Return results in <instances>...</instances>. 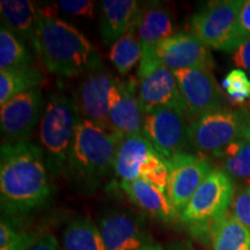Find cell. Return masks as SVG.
Segmentation results:
<instances>
[{
    "instance_id": "obj_28",
    "label": "cell",
    "mask_w": 250,
    "mask_h": 250,
    "mask_svg": "<svg viewBox=\"0 0 250 250\" xmlns=\"http://www.w3.org/2000/svg\"><path fill=\"white\" fill-rule=\"evenodd\" d=\"M221 86L233 104L241 105L250 100V78L243 70L235 68L227 73Z\"/></svg>"
},
{
    "instance_id": "obj_23",
    "label": "cell",
    "mask_w": 250,
    "mask_h": 250,
    "mask_svg": "<svg viewBox=\"0 0 250 250\" xmlns=\"http://www.w3.org/2000/svg\"><path fill=\"white\" fill-rule=\"evenodd\" d=\"M210 241L213 250H250V230L229 211L211 229Z\"/></svg>"
},
{
    "instance_id": "obj_25",
    "label": "cell",
    "mask_w": 250,
    "mask_h": 250,
    "mask_svg": "<svg viewBox=\"0 0 250 250\" xmlns=\"http://www.w3.org/2000/svg\"><path fill=\"white\" fill-rule=\"evenodd\" d=\"M138 23L139 18L127 30V33L111 46L110 52H109V59L122 76L129 73L142 59V46H140L138 37Z\"/></svg>"
},
{
    "instance_id": "obj_5",
    "label": "cell",
    "mask_w": 250,
    "mask_h": 250,
    "mask_svg": "<svg viewBox=\"0 0 250 250\" xmlns=\"http://www.w3.org/2000/svg\"><path fill=\"white\" fill-rule=\"evenodd\" d=\"M234 195L232 177L225 170L213 168L181 212V221L196 236L210 239L214 225L229 212Z\"/></svg>"
},
{
    "instance_id": "obj_33",
    "label": "cell",
    "mask_w": 250,
    "mask_h": 250,
    "mask_svg": "<svg viewBox=\"0 0 250 250\" xmlns=\"http://www.w3.org/2000/svg\"><path fill=\"white\" fill-rule=\"evenodd\" d=\"M233 62L237 68L250 73V39L243 41L233 52Z\"/></svg>"
},
{
    "instance_id": "obj_17",
    "label": "cell",
    "mask_w": 250,
    "mask_h": 250,
    "mask_svg": "<svg viewBox=\"0 0 250 250\" xmlns=\"http://www.w3.org/2000/svg\"><path fill=\"white\" fill-rule=\"evenodd\" d=\"M138 100L144 114L161 108L184 110L176 77L164 66H158L138 79Z\"/></svg>"
},
{
    "instance_id": "obj_10",
    "label": "cell",
    "mask_w": 250,
    "mask_h": 250,
    "mask_svg": "<svg viewBox=\"0 0 250 250\" xmlns=\"http://www.w3.org/2000/svg\"><path fill=\"white\" fill-rule=\"evenodd\" d=\"M98 227L107 250H140L154 246L144 218L126 208L105 212Z\"/></svg>"
},
{
    "instance_id": "obj_35",
    "label": "cell",
    "mask_w": 250,
    "mask_h": 250,
    "mask_svg": "<svg viewBox=\"0 0 250 250\" xmlns=\"http://www.w3.org/2000/svg\"><path fill=\"white\" fill-rule=\"evenodd\" d=\"M34 236H35V233L20 232L13 241L8 243L7 246L0 248V250H27L31 241H33Z\"/></svg>"
},
{
    "instance_id": "obj_6",
    "label": "cell",
    "mask_w": 250,
    "mask_h": 250,
    "mask_svg": "<svg viewBox=\"0 0 250 250\" xmlns=\"http://www.w3.org/2000/svg\"><path fill=\"white\" fill-rule=\"evenodd\" d=\"M243 0L210 2L193 14L190 33L211 49L234 52L237 48V24Z\"/></svg>"
},
{
    "instance_id": "obj_14",
    "label": "cell",
    "mask_w": 250,
    "mask_h": 250,
    "mask_svg": "<svg viewBox=\"0 0 250 250\" xmlns=\"http://www.w3.org/2000/svg\"><path fill=\"white\" fill-rule=\"evenodd\" d=\"M114 79L104 66L83 74L73 95L81 118L114 130L109 121V92Z\"/></svg>"
},
{
    "instance_id": "obj_8",
    "label": "cell",
    "mask_w": 250,
    "mask_h": 250,
    "mask_svg": "<svg viewBox=\"0 0 250 250\" xmlns=\"http://www.w3.org/2000/svg\"><path fill=\"white\" fill-rule=\"evenodd\" d=\"M188 127L183 109L161 108L144 114L143 134L166 160L186 153Z\"/></svg>"
},
{
    "instance_id": "obj_16",
    "label": "cell",
    "mask_w": 250,
    "mask_h": 250,
    "mask_svg": "<svg viewBox=\"0 0 250 250\" xmlns=\"http://www.w3.org/2000/svg\"><path fill=\"white\" fill-rule=\"evenodd\" d=\"M109 121L123 136L143 134L144 112L138 100V85L133 79L115 78L109 92Z\"/></svg>"
},
{
    "instance_id": "obj_3",
    "label": "cell",
    "mask_w": 250,
    "mask_h": 250,
    "mask_svg": "<svg viewBox=\"0 0 250 250\" xmlns=\"http://www.w3.org/2000/svg\"><path fill=\"white\" fill-rule=\"evenodd\" d=\"M123 138L117 131L80 117L65 173L80 192H94L114 171Z\"/></svg>"
},
{
    "instance_id": "obj_15",
    "label": "cell",
    "mask_w": 250,
    "mask_h": 250,
    "mask_svg": "<svg viewBox=\"0 0 250 250\" xmlns=\"http://www.w3.org/2000/svg\"><path fill=\"white\" fill-rule=\"evenodd\" d=\"M173 35L174 21L167 8L160 5H151L145 11H140L138 37L142 46V59L139 62L138 79L161 66L156 62L155 50L160 43Z\"/></svg>"
},
{
    "instance_id": "obj_4",
    "label": "cell",
    "mask_w": 250,
    "mask_h": 250,
    "mask_svg": "<svg viewBox=\"0 0 250 250\" xmlns=\"http://www.w3.org/2000/svg\"><path fill=\"white\" fill-rule=\"evenodd\" d=\"M80 120L73 98L64 94L49 96L40 124V144L50 176L66 173L68 156Z\"/></svg>"
},
{
    "instance_id": "obj_2",
    "label": "cell",
    "mask_w": 250,
    "mask_h": 250,
    "mask_svg": "<svg viewBox=\"0 0 250 250\" xmlns=\"http://www.w3.org/2000/svg\"><path fill=\"white\" fill-rule=\"evenodd\" d=\"M52 6H37L39 29L34 49L49 72L74 77L103 67L92 43L76 27L56 15Z\"/></svg>"
},
{
    "instance_id": "obj_7",
    "label": "cell",
    "mask_w": 250,
    "mask_h": 250,
    "mask_svg": "<svg viewBox=\"0 0 250 250\" xmlns=\"http://www.w3.org/2000/svg\"><path fill=\"white\" fill-rule=\"evenodd\" d=\"M242 138V120L239 109L220 108L190 122L188 147L197 152L215 153Z\"/></svg>"
},
{
    "instance_id": "obj_30",
    "label": "cell",
    "mask_w": 250,
    "mask_h": 250,
    "mask_svg": "<svg viewBox=\"0 0 250 250\" xmlns=\"http://www.w3.org/2000/svg\"><path fill=\"white\" fill-rule=\"evenodd\" d=\"M56 7L61 9L64 14L71 15V17L92 19L94 17L95 1H90V0H61L57 2Z\"/></svg>"
},
{
    "instance_id": "obj_34",
    "label": "cell",
    "mask_w": 250,
    "mask_h": 250,
    "mask_svg": "<svg viewBox=\"0 0 250 250\" xmlns=\"http://www.w3.org/2000/svg\"><path fill=\"white\" fill-rule=\"evenodd\" d=\"M18 232L14 227V223L11 221L7 217L2 215L1 223H0V248L7 246L15 237L18 236Z\"/></svg>"
},
{
    "instance_id": "obj_13",
    "label": "cell",
    "mask_w": 250,
    "mask_h": 250,
    "mask_svg": "<svg viewBox=\"0 0 250 250\" xmlns=\"http://www.w3.org/2000/svg\"><path fill=\"white\" fill-rule=\"evenodd\" d=\"M156 62L171 72L214 66L210 48L191 33L174 34L165 40L155 50Z\"/></svg>"
},
{
    "instance_id": "obj_11",
    "label": "cell",
    "mask_w": 250,
    "mask_h": 250,
    "mask_svg": "<svg viewBox=\"0 0 250 250\" xmlns=\"http://www.w3.org/2000/svg\"><path fill=\"white\" fill-rule=\"evenodd\" d=\"M42 90L34 88L9 100L0 109V125L6 143L28 142L43 115Z\"/></svg>"
},
{
    "instance_id": "obj_22",
    "label": "cell",
    "mask_w": 250,
    "mask_h": 250,
    "mask_svg": "<svg viewBox=\"0 0 250 250\" xmlns=\"http://www.w3.org/2000/svg\"><path fill=\"white\" fill-rule=\"evenodd\" d=\"M64 250H107L99 227L87 215L73 218L62 232Z\"/></svg>"
},
{
    "instance_id": "obj_37",
    "label": "cell",
    "mask_w": 250,
    "mask_h": 250,
    "mask_svg": "<svg viewBox=\"0 0 250 250\" xmlns=\"http://www.w3.org/2000/svg\"><path fill=\"white\" fill-rule=\"evenodd\" d=\"M165 250H196L189 241L181 240V241H173L166 247Z\"/></svg>"
},
{
    "instance_id": "obj_12",
    "label": "cell",
    "mask_w": 250,
    "mask_h": 250,
    "mask_svg": "<svg viewBox=\"0 0 250 250\" xmlns=\"http://www.w3.org/2000/svg\"><path fill=\"white\" fill-rule=\"evenodd\" d=\"M167 164L169 177L166 192L181 213L213 167L206 159L187 152L169 159Z\"/></svg>"
},
{
    "instance_id": "obj_18",
    "label": "cell",
    "mask_w": 250,
    "mask_h": 250,
    "mask_svg": "<svg viewBox=\"0 0 250 250\" xmlns=\"http://www.w3.org/2000/svg\"><path fill=\"white\" fill-rule=\"evenodd\" d=\"M121 189L140 210L164 223H173L181 213L171 204L167 192L143 180L124 181Z\"/></svg>"
},
{
    "instance_id": "obj_20",
    "label": "cell",
    "mask_w": 250,
    "mask_h": 250,
    "mask_svg": "<svg viewBox=\"0 0 250 250\" xmlns=\"http://www.w3.org/2000/svg\"><path fill=\"white\" fill-rule=\"evenodd\" d=\"M154 152L158 151L144 134L124 136L115 158V175L121 182L139 180L140 169Z\"/></svg>"
},
{
    "instance_id": "obj_36",
    "label": "cell",
    "mask_w": 250,
    "mask_h": 250,
    "mask_svg": "<svg viewBox=\"0 0 250 250\" xmlns=\"http://www.w3.org/2000/svg\"><path fill=\"white\" fill-rule=\"evenodd\" d=\"M242 120V138L250 142V111L246 107L239 108Z\"/></svg>"
},
{
    "instance_id": "obj_24",
    "label": "cell",
    "mask_w": 250,
    "mask_h": 250,
    "mask_svg": "<svg viewBox=\"0 0 250 250\" xmlns=\"http://www.w3.org/2000/svg\"><path fill=\"white\" fill-rule=\"evenodd\" d=\"M44 76L35 67L0 71V105L27 90L39 88Z\"/></svg>"
},
{
    "instance_id": "obj_21",
    "label": "cell",
    "mask_w": 250,
    "mask_h": 250,
    "mask_svg": "<svg viewBox=\"0 0 250 250\" xmlns=\"http://www.w3.org/2000/svg\"><path fill=\"white\" fill-rule=\"evenodd\" d=\"M2 23L19 39L34 45L39 29V8L29 0H1Z\"/></svg>"
},
{
    "instance_id": "obj_9",
    "label": "cell",
    "mask_w": 250,
    "mask_h": 250,
    "mask_svg": "<svg viewBox=\"0 0 250 250\" xmlns=\"http://www.w3.org/2000/svg\"><path fill=\"white\" fill-rule=\"evenodd\" d=\"M188 121L224 108L225 96L210 70L191 68L174 72Z\"/></svg>"
},
{
    "instance_id": "obj_19",
    "label": "cell",
    "mask_w": 250,
    "mask_h": 250,
    "mask_svg": "<svg viewBox=\"0 0 250 250\" xmlns=\"http://www.w3.org/2000/svg\"><path fill=\"white\" fill-rule=\"evenodd\" d=\"M100 33L105 45H114L138 20L140 9L134 0H103Z\"/></svg>"
},
{
    "instance_id": "obj_27",
    "label": "cell",
    "mask_w": 250,
    "mask_h": 250,
    "mask_svg": "<svg viewBox=\"0 0 250 250\" xmlns=\"http://www.w3.org/2000/svg\"><path fill=\"white\" fill-rule=\"evenodd\" d=\"M34 57L26 43L12 33L4 23L0 27V68L1 71L29 67Z\"/></svg>"
},
{
    "instance_id": "obj_32",
    "label": "cell",
    "mask_w": 250,
    "mask_h": 250,
    "mask_svg": "<svg viewBox=\"0 0 250 250\" xmlns=\"http://www.w3.org/2000/svg\"><path fill=\"white\" fill-rule=\"evenodd\" d=\"M247 39H250V0L243 1L240 11L237 24V46Z\"/></svg>"
},
{
    "instance_id": "obj_31",
    "label": "cell",
    "mask_w": 250,
    "mask_h": 250,
    "mask_svg": "<svg viewBox=\"0 0 250 250\" xmlns=\"http://www.w3.org/2000/svg\"><path fill=\"white\" fill-rule=\"evenodd\" d=\"M27 250H62L56 236L50 232L35 233Z\"/></svg>"
},
{
    "instance_id": "obj_38",
    "label": "cell",
    "mask_w": 250,
    "mask_h": 250,
    "mask_svg": "<svg viewBox=\"0 0 250 250\" xmlns=\"http://www.w3.org/2000/svg\"><path fill=\"white\" fill-rule=\"evenodd\" d=\"M140 250H165L162 248L161 246H158V245H154V246H151V247H147V248H144V249H140Z\"/></svg>"
},
{
    "instance_id": "obj_29",
    "label": "cell",
    "mask_w": 250,
    "mask_h": 250,
    "mask_svg": "<svg viewBox=\"0 0 250 250\" xmlns=\"http://www.w3.org/2000/svg\"><path fill=\"white\" fill-rule=\"evenodd\" d=\"M230 213L250 230V186L242 188L234 195Z\"/></svg>"
},
{
    "instance_id": "obj_39",
    "label": "cell",
    "mask_w": 250,
    "mask_h": 250,
    "mask_svg": "<svg viewBox=\"0 0 250 250\" xmlns=\"http://www.w3.org/2000/svg\"><path fill=\"white\" fill-rule=\"evenodd\" d=\"M246 108H247V109H248V110L250 111V100H249V101H248V102H247V105H246Z\"/></svg>"
},
{
    "instance_id": "obj_26",
    "label": "cell",
    "mask_w": 250,
    "mask_h": 250,
    "mask_svg": "<svg viewBox=\"0 0 250 250\" xmlns=\"http://www.w3.org/2000/svg\"><path fill=\"white\" fill-rule=\"evenodd\" d=\"M220 159L223 170L234 180L250 181V142L245 138L234 140L213 154Z\"/></svg>"
},
{
    "instance_id": "obj_1",
    "label": "cell",
    "mask_w": 250,
    "mask_h": 250,
    "mask_svg": "<svg viewBox=\"0 0 250 250\" xmlns=\"http://www.w3.org/2000/svg\"><path fill=\"white\" fill-rule=\"evenodd\" d=\"M49 171L40 146L4 143L0 149L1 208L11 217L26 215L48 201Z\"/></svg>"
}]
</instances>
